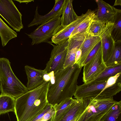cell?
<instances>
[{
	"mask_svg": "<svg viewBox=\"0 0 121 121\" xmlns=\"http://www.w3.org/2000/svg\"><path fill=\"white\" fill-rule=\"evenodd\" d=\"M82 68L78 64L52 73L47 95L48 103L52 107L65 100L72 98Z\"/></svg>",
	"mask_w": 121,
	"mask_h": 121,
	"instance_id": "6da1fadb",
	"label": "cell"
},
{
	"mask_svg": "<svg viewBox=\"0 0 121 121\" xmlns=\"http://www.w3.org/2000/svg\"><path fill=\"white\" fill-rule=\"evenodd\" d=\"M114 25L111 33L115 42L121 40V10L117 9L113 22Z\"/></svg>",
	"mask_w": 121,
	"mask_h": 121,
	"instance_id": "d4e9b609",
	"label": "cell"
},
{
	"mask_svg": "<svg viewBox=\"0 0 121 121\" xmlns=\"http://www.w3.org/2000/svg\"><path fill=\"white\" fill-rule=\"evenodd\" d=\"M88 101L76 99L63 113L58 121H76L86 109Z\"/></svg>",
	"mask_w": 121,
	"mask_h": 121,
	"instance_id": "9a60e30c",
	"label": "cell"
},
{
	"mask_svg": "<svg viewBox=\"0 0 121 121\" xmlns=\"http://www.w3.org/2000/svg\"><path fill=\"white\" fill-rule=\"evenodd\" d=\"M101 41L100 37L94 36L88 32L87 34L79 48L81 51L82 54L78 64L80 67L82 68L83 66L84 62L89 54Z\"/></svg>",
	"mask_w": 121,
	"mask_h": 121,
	"instance_id": "ac0fdd59",
	"label": "cell"
},
{
	"mask_svg": "<svg viewBox=\"0 0 121 121\" xmlns=\"http://www.w3.org/2000/svg\"><path fill=\"white\" fill-rule=\"evenodd\" d=\"M117 5L121 6V0H116L113 6Z\"/></svg>",
	"mask_w": 121,
	"mask_h": 121,
	"instance_id": "1f68e13d",
	"label": "cell"
},
{
	"mask_svg": "<svg viewBox=\"0 0 121 121\" xmlns=\"http://www.w3.org/2000/svg\"><path fill=\"white\" fill-rule=\"evenodd\" d=\"M75 100L72 98H69L53 107L55 112L53 121H58L63 113Z\"/></svg>",
	"mask_w": 121,
	"mask_h": 121,
	"instance_id": "484cf974",
	"label": "cell"
},
{
	"mask_svg": "<svg viewBox=\"0 0 121 121\" xmlns=\"http://www.w3.org/2000/svg\"><path fill=\"white\" fill-rule=\"evenodd\" d=\"M73 0H65L62 16L61 17V25L66 26L76 20L78 16L75 12L73 7Z\"/></svg>",
	"mask_w": 121,
	"mask_h": 121,
	"instance_id": "d6986e66",
	"label": "cell"
},
{
	"mask_svg": "<svg viewBox=\"0 0 121 121\" xmlns=\"http://www.w3.org/2000/svg\"><path fill=\"white\" fill-rule=\"evenodd\" d=\"M60 18V15H57L40 24L30 33L26 34L32 40L31 45L43 42L48 43V40L52 37L56 29L61 25Z\"/></svg>",
	"mask_w": 121,
	"mask_h": 121,
	"instance_id": "5b68a950",
	"label": "cell"
},
{
	"mask_svg": "<svg viewBox=\"0 0 121 121\" xmlns=\"http://www.w3.org/2000/svg\"><path fill=\"white\" fill-rule=\"evenodd\" d=\"M0 81L1 94L16 99L28 91L14 73L9 60L4 57L0 58Z\"/></svg>",
	"mask_w": 121,
	"mask_h": 121,
	"instance_id": "3957f363",
	"label": "cell"
},
{
	"mask_svg": "<svg viewBox=\"0 0 121 121\" xmlns=\"http://www.w3.org/2000/svg\"><path fill=\"white\" fill-rule=\"evenodd\" d=\"M83 66L82 80L84 83L93 80L103 71L106 66L103 59L102 46L95 56Z\"/></svg>",
	"mask_w": 121,
	"mask_h": 121,
	"instance_id": "ba28073f",
	"label": "cell"
},
{
	"mask_svg": "<svg viewBox=\"0 0 121 121\" xmlns=\"http://www.w3.org/2000/svg\"><path fill=\"white\" fill-rule=\"evenodd\" d=\"M105 63L106 67L121 64V40L115 42L112 53Z\"/></svg>",
	"mask_w": 121,
	"mask_h": 121,
	"instance_id": "cb8c5ba5",
	"label": "cell"
},
{
	"mask_svg": "<svg viewBox=\"0 0 121 121\" xmlns=\"http://www.w3.org/2000/svg\"><path fill=\"white\" fill-rule=\"evenodd\" d=\"M102 46L101 41L88 54L83 63V66L89 62L95 55L98 50Z\"/></svg>",
	"mask_w": 121,
	"mask_h": 121,
	"instance_id": "f1b7e54d",
	"label": "cell"
},
{
	"mask_svg": "<svg viewBox=\"0 0 121 121\" xmlns=\"http://www.w3.org/2000/svg\"><path fill=\"white\" fill-rule=\"evenodd\" d=\"M52 108V107L51 105L48 103L43 111L31 121H37Z\"/></svg>",
	"mask_w": 121,
	"mask_h": 121,
	"instance_id": "f546056e",
	"label": "cell"
},
{
	"mask_svg": "<svg viewBox=\"0 0 121 121\" xmlns=\"http://www.w3.org/2000/svg\"><path fill=\"white\" fill-rule=\"evenodd\" d=\"M121 72L111 77L107 81L104 88L95 98H106L113 97L121 90Z\"/></svg>",
	"mask_w": 121,
	"mask_h": 121,
	"instance_id": "e0dca14e",
	"label": "cell"
},
{
	"mask_svg": "<svg viewBox=\"0 0 121 121\" xmlns=\"http://www.w3.org/2000/svg\"><path fill=\"white\" fill-rule=\"evenodd\" d=\"M20 3H26V4H27L28 3L32 1H34V0H17Z\"/></svg>",
	"mask_w": 121,
	"mask_h": 121,
	"instance_id": "d6a6232c",
	"label": "cell"
},
{
	"mask_svg": "<svg viewBox=\"0 0 121 121\" xmlns=\"http://www.w3.org/2000/svg\"><path fill=\"white\" fill-rule=\"evenodd\" d=\"M100 121H121V101H117L104 115Z\"/></svg>",
	"mask_w": 121,
	"mask_h": 121,
	"instance_id": "44dd1931",
	"label": "cell"
},
{
	"mask_svg": "<svg viewBox=\"0 0 121 121\" xmlns=\"http://www.w3.org/2000/svg\"><path fill=\"white\" fill-rule=\"evenodd\" d=\"M82 52L79 48L77 51L75 55V64H78L81 57Z\"/></svg>",
	"mask_w": 121,
	"mask_h": 121,
	"instance_id": "4dcf8cb0",
	"label": "cell"
},
{
	"mask_svg": "<svg viewBox=\"0 0 121 121\" xmlns=\"http://www.w3.org/2000/svg\"><path fill=\"white\" fill-rule=\"evenodd\" d=\"M107 81L91 82L77 85L73 95L74 98L87 100L96 98L104 88Z\"/></svg>",
	"mask_w": 121,
	"mask_h": 121,
	"instance_id": "30bf717a",
	"label": "cell"
},
{
	"mask_svg": "<svg viewBox=\"0 0 121 121\" xmlns=\"http://www.w3.org/2000/svg\"><path fill=\"white\" fill-rule=\"evenodd\" d=\"M69 39L56 45L50 43L53 46V48L49 60L44 69L48 74L55 73L64 68L67 53Z\"/></svg>",
	"mask_w": 121,
	"mask_h": 121,
	"instance_id": "52a82bcc",
	"label": "cell"
},
{
	"mask_svg": "<svg viewBox=\"0 0 121 121\" xmlns=\"http://www.w3.org/2000/svg\"><path fill=\"white\" fill-rule=\"evenodd\" d=\"M88 32L87 30H86L69 38L64 68L71 66L75 64L76 52L79 48Z\"/></svg>",
	"mask_w": 121,
	"mask_h": 121,
	"instance_id": "7c38bea8",
	"label": "cell"
},
{
	"mask_svg": "<svg viewBox=\"0 0 121 121\" xmlns=\"http://www.w3.org/2000/svg\"><path fill=\"white\" fill-rule=\"evenodd\" d=\"M50 80L16 99L14 112L17 121H31L48 104L47 97Z\"/></svg>",
	"mask_w": 121,
	"mask_h": 121,
	"instance_id": "7a4b0ae2",
	"label": "cell"
},
{
	"mask_svg": "<svg viewBox=\"0 0 121 121\" xmlns=\"http://www.w3.org/2000/svg\"><path fill=\"white\" fill-rule=\"evenodd\" d=\"M98 7L94 11L95 18L105 23H113L117 9L102 0H96Z\"/></svg>",
	"mask_w": 121,
	"mask_h": 121,
	"instance_id": "2e32d148",
	"label": "cell"
},
{
	"mask_svg": "<svg viewBox=\"0 0 121 121\" xmlns=\"http://www.w3.org/2000/svg\"><path fill=\"white\" fill-rule=\"evenodd\" d=\"M93 11L91 9H88L85 14L82 13L76 20L67 26L59 25L54 31L51 39L52 43L57 45L68 40L75 28Z\"/></svg>",
	"mask_w": 121,
	"mask_h": 121,
	"instance_id": "9c48e42d",
	"label": "cell"
},
{
	"mask_svg": "<svg viewBox=\"0 0 121 121\" xmlns=\"http://www.w3.org/2000/svg\"><path fill=\"white\" fill-rule=\"evenodd\" d=\"M95 17L94 11L82 22L75 29L72 33L70 37L83 31L90 26Z\"/></svg>",
	"mask_w": 121,
	"mask_h": 121,
	"instance_id": "83f0119b",
	"label": "cell"
},
{
	"mask_svg": "<svg viewBox=\"0 0 121 121\" xmlns=\"http://www.w3.org/2000/svg\"><path fill=\"white\" fill-rule=\"evenodd\" d=\"M106 23L101 22L95 18L89 26V33L94 36L100 37L105 28Z\"/></svg>",
	"mask_w": 121,
	"mask_h": 121,
	"instance_id": "4316f807",
	"label": "cell"
},
{
	"mask_svg": "<svg viewBox=\"0 0 121 121\" xmlns=\"http://www.w3.org/2000/svg\"><path fill=\"white\" fill-rule=\"evenodd\" d=\"M113 25V23L106 22L105 28L100 37L102 43L103 57L104 62L110 56L114 46L115 42L111 35Z\"/></svg>",
	"mask_w": 121,
	"mask_h": 121,
	"instance_id": "4fadbf2b",
	"label": "cell"
},
{
	"mask_svg": "<svg viewBox=\"0 0 121 121\" xmlns=\"http://www.w3.org/2000/svg\"><path fill=\"white\" fill-rule=\"evenodd\" d=\"M17 33L11 29L0 17V36L2 44L5 46L8 42L17 37Z\"/></svg>",
	"mask_w": 121,
	"mask_h": 121,
	"instance_id": "ffe728a7",
	"label": "cell"
},
{
	"mask_svg": "<svg viewBox=\"0 0 121 121\" xmlns=\"http://www.w3.org/2000/svg\"><path fill=\"white\" fill-rule=\"evenodd\" d=\"M16 99L9 95H0V115L10 112H14Z\"/></svg>",
	"mask_w": 121,
	"mask_h": 121,
	"instance_id": "7402d4cb",
	"label": "cell"
},
{
	"mask_svg": "<svg viewBox=\"0 0 121 121\" xmlns=\"http://www.w3.org/2000/svg\"><path fill=\"white\" fill-rule=\"evenodd\" d=\"M65 0H55L54 5L52 10L49 13L44 15L39 14L37 6L35 11L34 18L32 21L27 26L28 27L40 25L48 22L57 15L61 16L62 13Z\"/></svg>",
	"mask_w": 121,
	"mask_h": 121,
	"instance_id": "5bb4252c",
	"label": "cell"
},
{
	"mask_svg": "<svg viewBox=\"0 0 121 121\" xmlns=\"http://www.w3.org/2000/svg\"><path fill=\"white\" fill-rule=\"evenodd\" d=\"M70 121H76L75 120H71Z\"/></svg>",
	"mask_w": 121,
	"mask_h": 121,
	"instance_id": "e575fe53",
	"label": "cell"
},
{
	"mask_svg": "<svg viewBox=\"0 0 121 121\" xmlns=\"http://www.w3.org/2000/svg\"><path fill=\"white\" fill-rule=\"evenodd\" d=\"M121 72V64L114 66L106 67L99 76L89 82H96L107 81L110 77Z\"/></svg>",
	"mask_w": 121,
	"mask_h": 121,
	"instance_id": "603a6c76",
	"label": "cell"
},
{
	"mask_svg": "<svg viewBox=\"0 0 121 121\" xmlns=\"http://www.w3.org/2000/svg\"><path fill=\"white\" fill-rule=\"evenodd\" d=\"M117 102L113 97L90 99L86 109L76 121H100Z\"/></svg>",
	"mask_w": 121,
	"mask_h": 121,
	"instance_id": "277c9868",
	"label": "cell"
},
{
	"mask_svg": "<svg viewBox=\"0 0 121 121\" xmlns=\"http://www.w3.org/2000/svg\"><path fill=\"white\" fill-rule=\"evenodd\" d=\"M0 15L17 32L23 28L22 15L12 0H0Z\"/></svg>",
	"mask_w": 121,
	"mask_h": 121,
	"instance_id": "8992f818",
	"label": "cell"
},
{
	"mask_svg": "<svg viewBox=\"0 0 121 121\" xmlns=\"http://www.w3.org/2000/svg\"><path fill=\"white\" fill-rule=\"evenodd\" d=\"M27 82L26 87L28 91L38 87L51 79V77L44 70L36 69L28 65L25 67Z\"/></svg>",
	"mask_w": 121,
	"mask_h": 121,
	"instance_id": "8fae6325",
	"label": "cell"
},
{
	"mask_svg": "<svg viewBox=\"0 0 121 121\" xmlns=\"http://www.w3.org/2000/svg\"><path fill=\"white\" fill-rule=\"evenodd\" d=\"M0 91H1V86L0 81Z\"/></svg>",
	"mask_w": 121,
	"mask_h": 121,
	"instance_id": "836d02e7",
	"label": "cell"
}]
</instances>
